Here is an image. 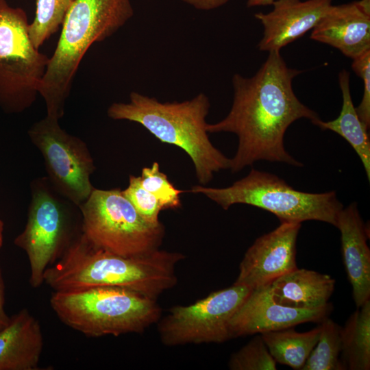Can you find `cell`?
I'll list each match as a JSON object with an SVG mask.
<instances>
[{"mask_svg":"<svg viewBox=\"0 0 370 370\" xmlns=\"http://www.w3.org/2000/svg\"><path fill=\"white\" fill-rule=\"evenodd\" d=\"M30 195L25 226L14 243L27 256L30 286L38 288L46 269L82 233V214L79 206L56 191L46 176L31 182Z\"/></svg>","mask_w":370,"mask_h":370,"instance_id":"cell-6","label":"cell"},{"mask_svg":"<svg viewBox=\"0 0 370 370\" xmlns=\"http://www.w3.org/2000/svg\"><path fill=\"white\" fill-rule=\"evenodd\" d=\"M275 0H247V6L248 8L260 6V5H271Z\"/></svg>","mask_w":370,"mask_h":370,"instance_id":"cell-30","label":"cell"},{"mask_svg":"<svg viewBox=\"0 0 370 370\" xmlns=\"http://www.w3.org/2000/svg\"><path fill=\"white\" fill-rule=\"evenodd\" d=\"M251 291L234 284L192 304L172 307L158 323L162 343L177 346L220 343L232 338L230 321Z\"/></svg>","mask_w":370,"mask_h":370,"instance_id":"cell-11","label":"cell"},{"mask_svg":"<svg viewBox=\"0 0 370 370\" xmlns=\"http://www.w3.org/2000/svg\"><path fill=\"white\" fill-rule=\"evenodd\" d=\"M10 320V317L5 310V284L0 265V330L9 323Z\"/></svg>","mask_w":370,"mask_h":370,"instance_id":"cell-29","label":"cell"},{"mask_svg":"<svg viewBox=\"0 0 370 370\" xmlns=\"http://www.w3.org/2000/svg\"><path fill=\"white\" fill-rule=\"evenodd\" d=\"M200 193L227 210L234 204L252 206L275 214L282 221H319L336 227L343 208L335 191L312 193L294 189L278 176L252 169L245 177L225 188L196 185Z\"/></svg>","mask_w":370,"mask_h":370,"instance_id":"cell-7","label":"cell"},{"mask_svg":"<svg viewBox=\"0 0 370 370\" xmlns=\"http://www.w3.org/2000/svg\"><path fill=\"white\" fill-rule=\"evenodd\" d=\"M185 258L179 252L160 250L125 256L92 245L81 233L44 273L53 291L97 286L126 288L151 299L175 286V268Z\"/></svg>","mask_w":370,"mask_h":370,"instance_id":"cell-2","label":"cell"},{"mask_svg":"<svg viewBox=\"0 0 370 370\" xmlns=\"http://www.w3.org/2000/svg\"><path fill=\"white\" fill-rule=\"evenodd\" d=\"M334 287L335 280L330 275L298 268L269 284L271 297L276 303L299 309L325 306Z\"/></svg>","mask_w":370,"mask_h":370,"instance_id":"cell-18","label":"cell"},{"mask_svg":"<svg viewBox=\"0 0 370 370\" xmlns=\"http://www.w3.org/2000/svg\"><path fill=\"white\" fill-rule=\"evenodd\" d=\"M44 347L38 320L26 308L0 330V370H38Z\"/></svg>","mask_w":370,"mask_h":370,"instance_id":"cell-17","label":"cell"},{"mask_svg":"<svg viewBox=\"0 0 370 370\" xmlns=\"http://www.w3.org/2000/svg\"><path fill=\"white\" fill-rule=\"evenodd\" d=\"M331 304L316 309L284 306L272 298L269 285L252 290L230 321L232 338L277 331L329 317Z\"/></svg>","mask_w":370,"mask_h":370,"instance_id":"cell-13","label":"cell"},{"mask_svg":"<svg viewBox=\"0 0 370 370\" xmlns=\"http://www.w3.org/2000/svg\"><path fill=\"white\" fill-rule=\"evenodd\" d=\"M3 231H4V223L0 219V249L2 247L3 243Z\"/></svg>","mask_w":370,"mask_h":370,"instance_id":"cell-32","label":"cell"},{"mask_svg":"<svg viewBox=\"0 0 370 370\" xmlns=\"http://www.w3.org/2000/svg\"><path fill=\"white\" fill-rule=\"evenodd\" d=\"M82 233L95 247L125 256L157 250L164 236L162 223L144 220L120 188H95L79 206Z\"/></svg>","mask_w":370,"mask_h":370,"instance_id":"cell-8","label":"cell"},{"mask_svg":"<svg viewBox=\"0 0 370 370\" xmlns=\"http://www.w3.org/2000/svg\"><path fill=\"white\" fill-rule=\"evenodd\" d=\"M320 330L319 324L305 332H298L291 327L260 334L276 362L301 370L318 341Z\"/></svg>","mask_w":370,"mask_h":370,"instance_id":"cell-21","label":"cell"},{"mask_svg":"<svg viewBox=\"0 0 370 370\" xmlns=\"http://www.w3.org/2000/svg\"><path fill=\"white\" fill-rule=\"evenodd\" d=\"M210 108L203 92L181 102H161L133 91L128 102L112 103L107 114L114 120L137 123L162 143L183 149L193 162L198 182L205 185L215 173L230 166V159L209 139L206 118Z\"/></svg>","mask_w":370,"mask_h":370,"instance_id":"cell-3","label":"cell"},{"mask_svg":"<svg viewBox=\"0 0 370 370\" xmlns=\"http://www.w3.org/2000/svg\"><path fill=\"white\" fill-rule=\"evenodd\" d=\"M301 72L288 67L280 51H271L252 77L233 75L229 113L220 121L207 124L208 133L231 132L238 136V148L230 159L232 173L259 160L302 166L284 147L285 133L293 122L319 119L293 91V80Z\"/></svg>","mask_w":370,"mask_h":370,"instance_id":"cell-1","label":"cell"},{"mask_svg":"<svg viewBox=\"0 0 370 370\" xmlns=\"http://www.w3.org/2000/svg\"><path fill=\"white\" fill-rule=\"evenodd\" d=\"M333 0H275L268 13L255 14L263 26L258 45L262 51H280L282 48L312 29L325 15Z\"/></svg>","mask_w":370,"mask_h":370,"instance_id":"cell-14","label":"cell"},{"mask_svg":"<svg viewBox=\"0 0 370 370\" xmlns=\"http://www.w3.org/2000/svg\"><path fill=\"white\" fill-rule=\"evenodd\" d=\"M140 180L142 186L158 199L163 210L182 206L180 194L183 191L176 188L166 175L160 171L158 162H154L150 167H144Z\"/></svg>","mask_w":370,"mask_h":370,"instance_id":"cell-25","label":"cell"},{"mask_svg":"<svg viewBox=\"0 0 370 370\" xmlns=\"http://www.w3.org/2000/svg\"><path fill=\"white\" fill-rule=\"evenodd\" d=\"M123 192L144 220L154 225L161 223L159 214L163 208L158 199L142 186L140 176L130 175Z\"/></svg>","mask_w":370,"mask_h":370,"instance_id":"cell-26","label":"cell"},{"mask_svg":"<svg viewBox=\"0 0 370 370\" xmlns=\"http://www.w3.org/2000/svg\"><path fill=\"white\" fill-rule=\"evenodd\" d=\"M340 361L343 370L370 369V300L357 308L341 328Z\"/></svg>","mask_w":370,"mask_h":370,"instance_id":"cell-20","label":"cell"},{"mask_svg":"<svg viewBox=\"0 0 370 370\" xmlns=\"http://www.w3.org/2000/svg\"><path fill=\"white\" fill-rule=\"evenodd\" d=\"M336 227L341 233L343 260L357 308L370 298V250L368 229L353 202L339 212Z\"/></svg>","mask_w":370,"mask_h":370,"instance_id":"cell-15","label":"cell"},{"mask_svg":"<svg viewBox=\"0 0 370 370\" xmlns=\"http://www.w3.org/2000/svg\"><path fill=\"white\" fill-rule=\"evenodd\" d=\"M29 25L25 10L0 0V108L8 114L36 101L49 60L32 43Z\"/></svg>","mask_w":370,"mask_h":370,"instance_id":"cell-9","label":"cell"},{"mask_svg":"<svg viewBox=\"0 0 370 370\" xmlns=\"http://www.w3.org/2000/svg\"><path fill=\"white\" fill-rule=\"evenodd\" d=\"M343 105L338 116L332 121L318 119L312 123L323 130H331L342 136L359 156L368 180H370V140L369 128L358 116L354 106L349 85V73L343 69L338 75Z\"/></svg>","mask_w":370,"mask_h":370,"instance_id":"cell-19","label":"cell"},{"mask_svg":"<svg viewBox=\"0 0 370 370\" xmlns=\"http://www.w3.org/2000/svg\"><path fill=\"white\" fill-rule=\"evenodd\" d=\"M74 0H37L35 17L29 25L30 39L39 47L62 25Z\"/></svg>","mask_w":370,"mask_h":370,"instance_id":"cell-23","label":"cell"},{"mask_svg":"<svg viewBox=\"0 0 370 370\" xmlns=\"http://www.w3.org/2000/svg\"><path fill=\"white\" fill-rule=\"evenodd\" d=\"M49 302L64 325L89 337L141 333L161 316L157 299L119 287L53 291Z\"/></svg>","mask_w":370,"mask_h":370,"instance_id":"cell-5","label":"cell"},{"mask_svg":"<svg viewBox=\"0 0 370 370\" xmlns=\"http://www.w3.org/2000/svg\"><path fill=\"white\" fill-rule=\"evenodd\" d=\"M301 223L282 221L262 235L246 251L234 283L251 291L268 286L297 267V238Z\"/></svg>","mask_w":370,"mask_h":370,"instance_id":"cell-12","label":"cell"},{"mask_svg":"<svg viewBox=\"0 0 370 370\" xmlns=\"http://www.w3.org/2000/svg\"><path fill=\"white\" fill-rule=\"evenodd\" d=\"M233 353L228 362L231 370H275L276 362L269 353L260 334Z\"/></svg>","mask_w":370,"mask_h":370,"instance_id":"cell-24","label":"cell"},{"mask_svg":"<svg viewBox=\"0 0 370 370\" xmlns=\"http://www.w3.org/2000/svg\"><path fill=\"white\" fill-rule=\"evenodd\" d=\"M356 2L363 11L370 14V0H360Z\"/></svg>","mask_w":370,"mask_h":370,"instance_id":"cell-31","label":"cell"},{"mask_svg":"<svg viewBox=\"0 0 370 370\" xmlns=\"http://www.w3.org/2000/svg\"><path fill=\"white\" fill-rule=\"evenodd\" d=\"M319 325L318 341L301 370H343L340 361L342 327L329 317Z\"/></svg>","mask_w":370,"mask_h":370,"instance_id":"cell-22","label":"cell"},{"mask_svg":"<svg viewBox=\"0 0 370 370\" xmlns=\"http://www.w3.org/2000/svg\"><path fill=\"white\" fill-rule=\"evenodd\" d=\"M130 0H74L39 88L47 116L60 119L80 62L95 42L112 36L132 17Z\"/></svg>","mask_w":370,"mask_h":370,"instance_id":"cell-4","label":"cell"},{"mask_svg":"<svg viewBox=\"0 0 370 370\" xmlns=\"http://www.w3.org/2000/svg\"><path fill=\"white\" fill-rule=\"evenodd\" d=\"M27 134L43 158L52 186L77 206L84 203L95 189L90 176L96 169L86 143L62 129L58 119L47 115Z\"/></svg>","mask_w":370,"mask_h":370,"instance_id":"cell-10","label":"cell"},{"mask_svg":"<svg viewBox=\"0 0 370 370\" xmlns=\"http://www.w3.org/2000/svg\"><path fill=\"white\" fill-rule=\"evenodd\" d=\"M352 67L363 82V95L356 112L362 123L369 129L370 126V50L353 60Z\"/></svg>","mask_w":370,"mask_h":370,"instance_id":"cell-27","label":"cell"},{"mask_svg":"<svg viewBox=\"0 0 370 370\" xmlns=\"http://www.w3.org/2000/svg\"><path fill=\"white\" fill-rule=\"evenodd\" d=\"M185 3L200 10H211L218 8L229 0H181Z\"/></svg>","mask_w":370,"mask_h":370,"instance_id":"cell-28","label":"cell"},{"mask_svg":"<svg viewBox=\"0 0 370 370\" xmlns=\"http://www.w3.org/2000/svg\"><path fill=\"white\" fill-rule=\"evenodd\" d=\"M310 38L335 47L354 60L370 50V14L356 1L332 5L312 29Z\"/></svg>","mask_w":370,"mask_h":370,"instance_id":"cell-16","label":"cell"}]
</instances>
